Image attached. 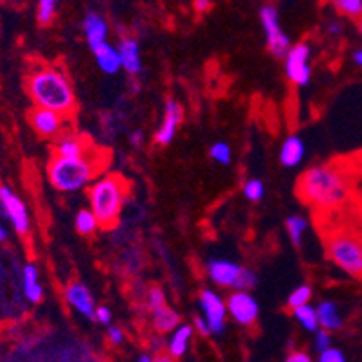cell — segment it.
Masks as SVG:
<instances>
[{
	"label": "cell",
	"instance_id": "obj_34",
	"mask_svg": "<svg viewBox=\"0 0 362 362\" xmlns=\"http://www.w3.org/2000/svg\"><path fill=\"white\" fill-rule=\"evenodd\" d=\"M319 362H346V357L337 348H328L327 351L319 354Z\"/></svg>",
	"mask_w": 362,
	"mask_h": 362
},
{
	"label": "cell",
	"instance_id": "obj_40",
	"mask_svg": "<svg viewBox=\"0 0 362 362\" xmlns=\"http://www.w3.org/2000/svg\"><path fill=\"white\" fill-rule=\"evenodd\" d=\"M144 141V134L143 130H134L130 134V144L132 146H141Z\"/></svg>",
	"mask_w": 362,
	"mask_h": 362
},
{
	"label": "cell",
	"instance_id": "obj_2",
	"mask_svg": "<svg viewBox=\"0 0 362 362\" xmlns=\"http://www.w3.org/2000/svg\"><path fill=\"white\" fill-rule=\"evenodd\" d=\"M28 92L36 108L60 114H71L76 107L74 88L67 76L56 67H42L28 78Z\"/></svg>",
	"mask_w": 362,
	"mask_h": 362
},
{
	"label": "cell",
	"instance_id": "obj_21",
	"mask_svg": "<svg viewBox=\"0 0 362 362\" xmlns=\"http://www.w3.org/2000/svg\"><path fill=\"white\" fill-rule=\"evenodd\" d=\"M193 332H195V328L192 325H180L177 330L171 332L170 339L166 342V354H170L173 358L186 355V351L189 350Z\"/></svg>",
	"mask_w": 362,
	"mask_h": 362
},
{
	"label": "cell",
	"instance_id": "obj_26",
	"mask_svg": "<svg viewBox=\"0 0 362 362\" xmlns=\"http://www.w3.org/2000/svg\"><path fill=\"white\" fill-rule=\"evenodd\" d=\"M292 315H294L296 321H298L305 330L310 332V334L319 330L317 314H315V307H312V305H305V307L296 308V310H292Z\"/></svg>",
	"mask_w": 362,
	"mask_h": 362
},
{
	"label": "cell",
	"instance_id": "obj_14",
	"mask_svg": "<svg viewBox=\"0 0 362 362\" xmlns=\"http://www.w3.org/2000/svg\"><path fill=\"white\" fill-rule=\"evenodd\" d=\"M29 121H31L33 130L47 139L60 136L62 128H64V117L56 112L44 110V108H35L29 116Z\"/></svg>",
	"mask_w": 362,
	"mask_h": 362
},
{
	"label": "cell",
	"instance_id": "obj_41",
	"mask_svg": "<svg viewBox=\"0 0 362 362\" xmlns=\"http://www.w3.org/2000/svg\"><path fill=\"white\" fill-rule=\"evenodd\" d=\"M193 8H195L197 11L204 13L211 8V2H209V0H197V2H193Z\"/></svg>",
	"mask_w": 362,
	"mask_h": 362
},
{
	"label": "cell",
	"instance_id": "obj_25",
	"mask_svg": "<svg viewBox=\"0 0 362 362\" xmlns=\"http://www.w3.org/2000/svg\"><path fill=\"white\" fill-rule=\"evenodd\" d=\"M285 227H287V233L291 236L292 243L296 247H299L303 243V238L308 231V220L301 215H292L288 216L287 222H285Z\"/></svg>",
	"mask_w": 362,
	"mask_h": 362
},
{
	"label": "cell",
	"instance_id": "obj_45",
	"mask_svg": "<svg viewBox=\"0 0 362 362\" xmlns=\"http://www.w3.org/2000/svg\"><path fill=\"white\" fill-rule=\"evenodd\" d=\"M136 362H157L156 357H151V355H141Z\"/></svg>",
	"mask_w": 362,
	"mask_h": 362
},
{
	"label": "cell",
	"instance_id": "obj_6",
	"mask_svg": "<svg viewBox=\"0 0 362 362\" xmlns=\"http://www.w3.org/2000/svg\"><path fill=\"white\" fill-rule=\"evenodd\" d=\"M207 278L218 287L233 288L235 292H249L258 281V276L247 269L229 259L213 258L206 263Z\"/></svg>",
	"mask_w": 362,
	"mask_h": 362
},
{
	"label": "cell",
	"instance_id": "obj_24",
	"mask_svg": "<svg viewBox=\"0 0 362 362\" xmlns=\"http://www.w3.org/2000/svg\"><path fill=\"white\" fill-rule=\"evenodd\" d=\"M74 227H76V231L80 233L81 236H92L101 226L90 209H80V211L76 213Z\"/></svg>",
	"mask_w": 362,
	"mask_h": 362
},
{
	"label": "cell",
	"instance_id": "obj_9",
	"mask_svg": "<svg viewBox=\"0 0 362 362\" xmlns=\"http://www.w3.org/2000/svg\"><path fill=\"white\" fill-rule=\"evenodd\" d=\"M310 56L312 49L307 42H299V44L291 45L288 52L285 54V74L298 87H307L310 83Z\"/></svg>",
	"mask_w": 362,
	"mask_h": 362
},
{
	"label": "cell",
	"instance_id": "obj_7",
	"mask_svg": "<svg viewBox=\"0 0 362 362\" xmlns=\"http://www.w3.org/2000/svg\"><path fill=\"white\" fill-rule=\"evenodd\" d=\"M259 22H262L263 33H265L267 49L271 51L276 58H285V54L291 49V38L281 29L279 24V13L276 6L265 4L259 9Z\"/></svg>",
	"mask_w": 362,
	"mask_h": 362
},
{
	"label": "cell",
	"instance_id": "obj_47",
	"mask_svg": "<svg viewBox=\"0 0 362 362\" xmlns=\"http://www.w3.org/2000/svg\"><path fill=\"white\" fill-rule=\"evenodd\" d=\"M247 362H249V361H247Z\"/></svg>",
	"mask_w": 362,
	"mask_h": 362
},
{
	"label": "cell",
	"instance_id": "obj_19",
	"mask_svg": "<svg viewBox=\"0 0 362 362\" xmlns=\"http://www.w3.org/2000/svg\"><path fill=\"white\" fill-rule=\"evenodd\" d=\"M307 156V148L299 136H288L279 148V163L285 168H296Z\"/></svg>",
	"mask_w": 362,
	"mask_h": 362
},
{
	"label": "cell",
	"instance_id": "obj_8",
	"mask_svg": "<svg viewBox=\"0 0 362 362\" xmlns=\"http://www.w3.org/2000/svg\"><path fill=\"white\" fill-rule=\"evenodd\" d=\"M0 211L11 223L15 233L24 236L31 231V216H29L28 206L21 199V195H16L6 184H0Z\"/></svg>",
	"mask_w": 362,
	"mask_h": 362
},
{
	"label": "cell",
	"instance_id": "obj_43",
	"mask_svg": "<svg viewBox=\"0 0 362 362\" xmlns=\"http://www.w3.org/2000/svg\"><path fill=\"white\" fill-rule=\"evenodd\" d=\"M156 361L157 362H175V358L171 357L170 354H164V351H160V354L156 355Z\"/></svg>",
	"mask_w": 362,
	"mask_h": 362
},
{
	"label": "cell",
	"instance_id": "obj_44",
	"mask_svg": "<svg viewBox=\"0 0 362 362\" xmlns=\"http://www.w3.org/2000/svg\"><path fill=\"white\" fill-rule=\"evenodd\" d=\"M8 236H9L8 229H6L4 222H2V220H0V243H4L6 240H8Z\"/></svg>",
	"mask_w": 362,
	"mask_h": 362
},
{
	"label": "cell",
	"instance_id": "obj_16",
	"mask_svg": "<svg viewBox=\"0 0 362 362\" xmlns=\"http://www.w3.org/2000/svg\"><path fill=\"white\" fill-rule=\"evenodd\" d=\"M117 51L121 56V65L124 71L132 76H137L143 71V60H141L139 42L132 36H123L117 44Z\"/></svg>",
	"mask_w": 362,
	"mask_h": 362
},
{
	"label": "cell",
	"instance_id": "obj_17",
	"mask_svg": "<svg viewBox=\"0 0 362 362\" xmlns=\"http://www.w3.org/2000/svg\"><path fill=\"white\" fill-rule=\"evenodd\" d=\"M22 291L31 305H38L44 299V285L40 281V271L35 263H25L22 269Z\"/></svg>",
	"mask_w": 362,
	"mask_h": 362
},
{
	"label": "cell",
	"instance_id": "obj_22",
	"mask_svg": "<svg viewBox=\"0 0 362 362\" xmlns=\"http://www.w3.org/2000/svg\"><path fill=\"white\" fill-rule=\"evenodd\" d=\"M151 325H153V330L157 334H171V332L180 327V315L179 312L166 305L159 310L151 312Z\"/></svg>",
	"mask_w": 362,
	"mask_h": 362
},
{
	"label": "cell",
	"instance_id": "obj_20",
	"mask_svg": "<svg viewBox=\"0 0 362 362\" xmlns=\"http://www.w3.org/2000/svg\"><path fill=\"white\" fill-rule=\"evenodd\" d=\"M92 54L96 58V64L105 74H117L123 69L121 65V56L117 51V45L112 44H101L100 47L92 49Z\"/></svg>",
	"mask_w": 362,
	"mask_h": 362
},
{
	"label": "cell",
	"instance_id": "obj_18",
	"mask_svg": "<svg viewBox=\"0 0 362 362\" xmlns=\"http://www.w3.org/2000/svg\"><path fill=\"white\" fill-rule=\"evenodd\" d=\"M315 314H317L319 328L327 332H337L344 327V319H342L341 308H339L337 303L330 301H321L319 305H315Z\"/></svg>",
	"mask_w": 362,
	"mask_h": 362
},
{
	"label": "cell",
	"instance_id": "obj_37",
	"mask_svg": "<svg viewBox=\"0 0 362 362\" xmlns=\"http://www.w3.org/2000/svg\"><path fill=\"white\" fill-rule=\"evenodd\" d=\"M193 327H195L197 332H199L200 335H204V337H207V335H211V330H209V325H207V321L202 317V315H197V317L193 319Z\"/></svg>",
	"mask_w": 362,
	"mask_h": 362
},
{
	"label": "cell",
	"instance_id": "obj_10",
	"mask_svg": "<svg viewBox=\"0 0 362 362\" xmlns=\"http://www.w3.org/2000/svg\"><path fill=\"white\" fill-rule=\"evenodd\" d=\"M199 305L202 310V317L209 325L211 335H220L226 332L227 307L222 296L211 288H204L199 294Z\"/></svg>",
	"mask_w": 362,
	"mask_h": 362
},
{
	"label": "cell",
	"instance_id": "obj_42",
	"mask_svg": "<svg viewBox=\"0 0 362 362\" xmlns=\"http://www.w3.org/2000/svg\"><path fill=\"white\" fill-rule=\"evenodd\" d=\"M351 60H354V64L357 65V67L362 69V47L355 49V51L351 52Z\"/></svg>",
	"mask_w": 362,
	"mask_h": 362
},
{
	"label": "cell",
	"instance_id": "obj_5",
	"mask_svg": "<svg viewBox=\"0 0 362 362\" xmlns=\"http://www.w3.org/2000/svg\"><path fill=\"white\" fill-rule=\"evenodd\" d=\"M327 252L344 274L362 279V238L339 231L328 238Z\"/></svg>",
	"mask_w": 362,
	"mask_h": 362
},
{
	"label": "cell",
	"instance_id": "obj_31",
	"mask_svg": "<svg viewBox=\"0 0 362 362\" xmlns=\"http://www.w3.org/2000/svg\"><path fill=\"white\" fill-rule=\"evenodd\" d=\"M243 195H245L247 200L251 202H259L265 195V186L259 179H249L245 184H243Z\"/></svg>",
	"mask_w": 362,
	"mask_h": 362
},
{
	"label": "cell",
	"instance_id": "obj_11",
	"mask_svg": "<svg viewBox=\"0 0 362 362\" xmlns=\"http://www.w3.org/2000/svg\"><path fill=\"white\" fill-rule=\"evenodd\" d=\"M227 315H231L233 321L242 327H251L259 315V305L249 292H233L226 299Z\"/></svg>",
	"mask_w": 362,
	"mask_h": 362
},
{
	"label": "cell",
	"instance_id": "obj_39",
	"mask_svg": "<svg viewBox=\"0 0 362 362\" xmlns=\"http://www.w3.org/2000/svg\"><path fill=\"white\" fill-rule=\"evenodd\" d=\"M342 31H344V24H342V22L332 21L327 24V33L330 36H334V38L335 36H341Z\"/></svg>",
	"mask_w": 362,
	"mask_h": 362
},
{
	"label": "cell",
	"instance_id": "obj_28",
	"mask_svg": "<svg viewBox=\"0 0 362 362\" xmlns=\"http://www.w3.org/2000/svg\"><path fill=\"white\" fill-rule=\"evenodd\" d=\"M56 9H58V2L56 0H40L36 6V21L42 25H49L56 16Z\"/></svg>",
	"mask_w": 362,
	"mask_h": 362
},
{
	"label": "cell",
	"instance_id": "obj_15",
	"mask_svg": "<svg viewBox=\"0 0 362 362\" xmlns=\"http://www.w3.org/2000/svg\"><path fill=\"white\" fill-rule=\"evenodd\" d=\"M83 33L87 38V44L90 49L100 47L101 44H107L108 38V22L105 16L96 11H90L83 18Z\"/></svg>",
	"mask_w": 362,
	"mask_h": 362
},
{
	"label": "cell",
	"instance_id": "obj_29",
	"mask_svg": "<svg viewBox=\"0 0 362 362\" xmlns=\"http://www.w3.org/2000/svg\"><path fill=\"white\" fill-rule=\"evenodd\" d=\"M209 157H211L215 163L226 166V164H229L233 160V150L226 141H216V143L211 144V148H209Z\"/></svg>",
	"mask_w": 362,
	"mask_h": 362
},
{
	"label": "cell",
	"instance_id": "obj_33",
	"mask_svg": "<svg viewBox=\"0 0 362 362\" xmlns=\"http://www.w3.org/2000/svg\"><path fill=\"white\" fill-rule=\"evenodd\" d=\"M328 348H332V334L327 330L319 328L317 332H314V350L317 354H322L327 351Z\"/></svg>",
	"mask_w": 362,
	"mask_h": 362
},
{
	"label": "cell",
	"instance_id": "obj_32",
	"mask_svg": "<svg viewBox=\"0 0 362 362\" xmlns=\"http://www.w3.org/2000/svg\"><path fill=\"white\" fill-rule=\"evenodd\" d=\"M146 307L150 312H156L159 308L166 307V296L160 287H151L146 294Z\"/></svg>",
	"mask_w": 362,
	"mask_h": 362
},
{
	"label": "cell",
	"instance_id": "obj_30",
	"mask_svg": "<svg viewBox=\"0 0 362 362\" xmlns=\"http://www.w3.org/2000/svg\"><path fill=\"white\" fill-rule=\"evenodd\" d=\"M334 8L350 18H362V0H335Z\"/></svg>",
	"mask_w": 362,
	"mask_h": 362
},
{
	"label": "cell",
	"instance_id": "obj_12",
	"mask_svg": "<svg viewBox=\"0 0 362 362\" xmlns=\"http://www.w3.org/2000/svg\"><path fill=\"white\" fill-rule=\"evenodd\" d=\"M184 117V110L180 107L179 101L175 100H168L166 105H164V116L163 121H160V127L157 128L156 136V143L159 146H168L171 141L175 139L177 130H179V124Z\"/></svg>",
	"mask_w": 362,
	"mask_h": 362
},
{
	"label": "cell",
	"instance_id": "obj_46",
	"mask_svg": "<svg viewBox=\"0 0 362 362\" xmlns=\"http://www.w3.org/2000/svg\"><path fill=\"white\" fill-rule=\"evenodd\" d=\"M358 33H361V36H362V18L358 21Z\"/></svg>",
	"mask_w": 362,
	"mask_h": 362
},
{
	"label": "cell",
	"instance_id": "obj_4",
	"mask_svg": "<svg viewBox=\"0 0 362 362\" xmlns=\"http://www.w3.org/2000/svg\"><path fill=\"white\" fill-rule=\"evenodd\" d=\"M98 164L92 156L78 157V159H64V157H52L47 168L49 182L54 189L64 193H76L85 186L96 180Z\"/></svg>",
	"mask_w": 362,
	"mask_h": 362
},
{
	"label": "cell",
	"instance_id": "obj_35",
	"mask_svg": "<svg viewBox=\"0 0 362 362\" xmlns=\"http://www.w3.org/2000/svg\"><path fill=\"white\" fill-rule=\"evenodd\" d=\"M107 337L108 341L112 342V344H121V342L124 341V332L123 328L117 327V325H110V327L107 328Z\"/></svg>",
	"mask_w": 362,
	"mask_h": 362
},
{
	"label": "cell",
	"instance_id": "obj_1",
	"mask_svg": "<svg viewBox=\"0 0 362 362\" xmlns=\"http://www.w3.org/2000/svg\"><path fill=\"white\" fill-rule=\"evenodd\" d=\"M298 192L305 202L317 209H334L346 202L350 182L337 168L319 164L303 173Z\"/></svg>",
	"mask_w": 362,
	"mask_h": 362
},
{
	"label": "cell",
	"instance_id": "obj_27",
	"mask_svg": "<svg viewBox=\"0 0 362 362\" xmlns=\"http://www.w3.org/2000/svg\"><path fill=\"white\" fill-rule=\"evenodd\" d=\"M310 299H312V287L310 285H299L298 288L291 292L287 299V305L296 310L299 307H305V305H310Z\"/></svg>",
	"mask_w": 362,
	"mask_h": 362
},
{
	"label": "cell",
	"instance_id": "obj_36",
	"mask_svg": "<svg viewBox=\"0 0 362 362\" xmlns=\"http://www.w3.org/2000/svg\"><path fill=\"white\" fill-rule=\"evenodd\" d=\"M96 321L101 322V325H107V327H110L112 325V310L108 307H98L96 308Z\"/></svg>",
	"mask_w": 362,
	"mask_h": 362
},
{
	"label": "cell",
	"instance_id": "obj_3",
	"mask_svg": "<svg viewBox=\"0 0 362 362\" xmlns=\"http://www.w3.org/2000/svg\"><path fill=\"white\" fill-rule=\"evenodd\" d=\"M127 199V186L119 175H103L88 187V209L101 227H112L119 220Z\"/></svg>",
	"mask_w": 362,
	"mask_h": 362
},
{
	"label": "cell",
	"instance_id": "obj_38",
	"mask_svg": "<svg viewBox=\"0 0 362 362\" xmlns=\"http://www.w3.org/2000/svg\"><path fill=\"white\" fill-rule=\"evenodd\" d=\"M285 362H312V357L307 354V351L296 350V351H291V354L287 355Z\"/></svg>",
	"mask_w": 362,
	"mask_h": 362
},
{
	"label": "cell",
	"instance_id": "obj_23",
	"mask_svg": "<svg viewBox=\"0 0 362 362\" xmlns=\"http://www.w3.org/2000/svg\"><path fill=\"white\" fill-rule=\"evenodd\" d=\"M54 151L56 157H64V159H78V157L87 156V148H85L83 139L78 136H72V134L62 136L58 143H56Z\"/></svg>",
	"mask_w": 362,
	"mask_h": 362
},
{
	"label": "cell",
	"instance_id": "obj_13",
	"mask_svg": "<svg viewBox=\"0 0 362 362\" xmlns=\"http://www.w3.org/2000/svg\"><path fill=\"white\" fill-rule=\"evenodd\" d=\"M64 298L67 301V305L71 308H74L78 314H81L83 317L92 319L96 321V303H94V298H92L90 291L85 287L83 283H71L67 285L64 291Z\"/></svg>",
	"mask_w": 362,
	"mask_h": 362
}]
</instances>
